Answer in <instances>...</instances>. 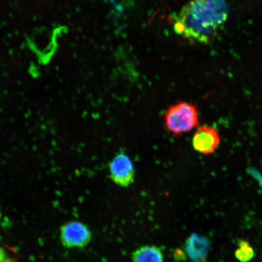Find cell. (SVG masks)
I'll list each match as a JSON object with an SVG mask.
<instances>
[{
	"instance_id": "obj_1",
	"label": "cell",
	"mask_w": 262,
	"mask_h": 262,
	"mask_svg": "<svg viewBox=\"0 0 262 262\" xmlns=\"http://www.w3.org/2000/svg\"><path fill=\"white\" fill-rule=\"evenodd\" d=\"M219 29L206 0H192L183 6L174 24L177 34L200 44L214 40Z\"/></svg>"
},
{
	"instance_id": "obj_2",
	"label": "cell",
	"mask_w": 262,
	"mask_h": 262,
	"mask_svg": "<svg viewBox=\"0 0 262 262\" xmlns=\"http://www.w3.org/2000/svg\"><path fill=\"white\" fill-rule=\"evenodd\" d=\"M165 122L166 128L176 135L188 133L198 125V109L192 103L180 101L166 111Z\"/></svg>"
},
{
	"instance_id": "obj_3",
	"label": "cell",
	"mask_w": 262,
	"mask_h": 262,
	"mask_svg": "<svg viewBox=\"0 0 262 262\" xmlns=\"http://www.w3.org/2000/svg\"><path fill=\"white\" fill-rule=\"evenodd\" d=\"M91 238L90 229L80 222H68L60 229L61 242L65 248H84L90 244Z\"/></svg>"
},
{
	"instance_id": "obj_4",
	"label": "cell",
	"mask_w": 262,
	"mask_h": 262,
	"mask_svg": "<svg viewBox=\"0 0 262 262\" xmlns=\"http://www.w3.org/2000/svg\"><path fill=\"white\" fill-rule=\"evenodd\" d=\"M110 178L116 184L128 187L135 177V169L129 157L123 152L115 156L110 164Z\"/></svg>"
},
{
	"instance_id": "obj_5",
	"label": "cell",
	"mask_w": 262,
	"mask_h": 262,
	"mask_svg": "<svg viewBox=\"0 0 262 262\" xmlns=\"http://www.w3.org/2000/svg\"><path fill=\"white\" fill-rule=\"evenodd\" d=\"M221 142L217 129L210 126H203L196 130L192 138V146L202 155H210Z\"/></svg>"
},
{
	"instance_id": "obj_6",
	"label": "cell",
	"mask_w": 262,
	"mask_h": 262,
	"mask_svg": "<svg viewBox=\"0 0 262 262\" xmlns=\"http://www.w3.org/2000/svg\"><path fill=\"white\" fill-rule=\"evenodd\" d=\"M211 245L208 238L193 233L185 243V251L192 262H205L207 259Z\"/></svg>"
},
{
	"instance_id": "obj_7",
	"label": "cell",
	"mask_w": 262,
	"mask_h": 262,
	"mask_svg": "<svg viewBox=\"0 0 262 262\" xmlns=\"http://www.w3.org/2000/svg\"><path fill=\"white\" fill-rule=\"evenodd\" d=\"M133 262H163L162 251L156 246H144L133 254Z\"/></svg>"
},
{
	"instance_id": "obj_8",
	"label": "cell",
	"mask_w": 262,
	"mask_h": 262,
	"mask_svg": "<svg viewBox=\"0 0 262 262\" xmlns=\"http://www.w3.org/2000/svg\"><path fill=\"white\" fill-rule=\"evenodd\" d=\"M214 20L222 29L227 21L228 9L225 0H206Z\"/></svg>"
},
{
	"instance_id": "obj_9",
	"label": "cell",
	"mask_w": 262,
	"mask_h": 262,
	"mask_svg": "<svg viewBox=\"0 0 262 262\" xmlns=\"http://www.w3.org/2000/svg\"><path fill=\"white\" fill-rule=\"evenodd\" d=\"M239 248L235 251V257L241 262H248L253 259L255 253L253 248L248 242L245 241L239 242Z\"/></svg>"
},
{
	"instance_id": "obj_10",
	"label": "cell",
	"mask_w": 262,
	"mask_h": 262,
	"mask_svg": "<svg viewBox=\"0 0 262 262\" xmlns=\"http://www.w3.org/2000/svg\"><path fill=\"white\" fill-rule=\"evenodd\" d=\"M0 262H14L4 249L0 247Z\"/></svg>"
},
{
	"instance_id": "obj_11",
	"label": "cell",
	"mask_w": 262,
	"mask_h": 262,
	"mask_svg": "<svg viewBox=\"0 0 262 262\" xmlns=\"http://www.w3.org/2000/svg\"><path fill=\"white\" fill-rule=\"evenodd\" d=\"M2 216V212H1V209H0V218H1Z\"/></svg>"
}]
</instances>
